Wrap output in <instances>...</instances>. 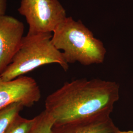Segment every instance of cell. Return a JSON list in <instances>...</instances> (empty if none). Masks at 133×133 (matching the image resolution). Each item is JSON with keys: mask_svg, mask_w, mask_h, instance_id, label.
Instances as JSON below:
<instances>
[{"mask_svg": "<svg viewBox=\"0 0 133 133\" xmlns=\"http://www.w3.org/2000/svg\"><path fill=\"white\" fill-rule=\"evenodd\" d=\"M119 99V86L115 81L99 78L77 79L65 83L48 95L45 110L55 125L112 112Z\"/></svg>", "mask_w": 133, "mask_h": 133, "instance_id": "obj_1", "label": "cell"}, {"mask_svg": "<svg viewBox=\"0 0 133 133\" xmlns=\"http://www.w3.org/2000/svg\"><path fill=\"white\" fill-rule=\"evenodd\" d=\"M52 42L62 52L68 64L78 62L89 66L100 64L105 60L107 52L100 39L80 20L66 17L53 32Z\"/></svg>", "mask_w": 133, "mask_h": 133, "instance_id": "obj_2", "label": "cell"}, {"mask_svg": "<svg viewBox=\"0 0 133 133\" xmlns=\"http://www.w3.org/2000/svg\"><path fill=\"white\" fill-rule=\"evenodd\" d=\"M52 38L51 33L27 34L12 62L0 75L2 79L11 81L50 64H57L66 71L69 64L53 44Z\"/></svg>", "mask_w": 133, "mask_h": 133, "instance_id": "obj_3", "label": "cell"}, {"mask_svg": "<svg viewBox=\"0 0 133 133\" xmlns=\"http://www.w3.org/2000/svg\"><path fill=\"white\" fill-rule=\"evenodd\" d=\"M18 11L28 24V34L53 33L66 18L58 0H21Z\"/></svg>", "mask_w": 133, "mask_h": 133, "instance_id": "obj_4", "label": "cell"}, {"mask_svg": "<svg viewBox=\"0 0 133 133\" xmlns=\"http://www.w3.org/2000/svg\"><path fill=\"white\" fill-rule=\"evenodd\" d=\"M41 98L39 87L32 77L21 76L11 81H4L0 76V109L14 104L30 108Z\"/></svg>", "mask_w": 133, "mask_h": 133, "instance_id": "obj_5", "label": "cell"}, {"mask_svg": "<svg viewBox=\"0 0 133 133\" xmlns=\"http://www.w3.org/2000/svg\"><path fill=\"white\" fill-rule=\"evenodd\" d=\"M24 25L12 16L0 15V75L12 62L24 37Z\"/></svg>", "mask_w": 133, "mask_h": 133, "instance_id": "obj_6", "label": "cell"}, {"mask_svg": "<svg viewBox=\"0 0 133 133\" xmlns=\"http://www.w3.org/2000/svg\"><path fill=\"white\" fill-rule=\"evenodd\" d=\"M111 112H104L66 123L55 125L52 133H114L119 129L110 117Z\"/></svg>", "mask_w": 133, "mask_h": 133, "instance_id": "obj_7", "label": "cell"}, {"mask_svg": "<svg viewBox=\"0 0 133 133\" xmlns=\"http://www.w3.org/2000/svg\"><path fill=\"white\" fill-rule=\"evenodd\" d=\"M23 108L20 104H14L0 109V133H6Z\"/></svg>", "mask_w": 133, "mask_h": 133, "instance_id": "obj_8", "label": "cell"}, {"mask_svg": "<svg viewBox=\"0 0 133 133\" xmlns=\"http://www.w3.org/2000/svg\"><path fill=\"white\" fill-rule=\"evenodd\" d=\"M54 120L44 110L34 117L33 124L28 133H52Z\"/></svg>", "mask_w": 133, "mask_h": 133, "instance_id": "obj_9", "label": "cell"}, {"mask_svg": "<svg viewBox=\"0 0 133 133\" xmlns=\"http://www.w3.org/2000/svg\"><path fill=\"white\" fill-rule=\"evenodd\" d=\"M34 122L33 119H27L19 114L14 119L5 133H28Z\"/></svg>", "mask_w": 133, "mask_h": 133, "instance_id": "obj_10", "label": "cell"}, {"mask_svg": "<svg viewBox=\"0 0 133 133\" xmlns=\"http://www.w3.org/2000/svg\"><path fill=\"white\" fill-rule=\"evenodd\" d=\"M7 8V0H0V15H5Z\"/></svg>", "mask_w": 133, "mask_h": 133, "instance_id": "obj_11", "label": "cell"}, {"mask_svg": "<svg viewBox=\"0 0 133 133\" xmlns=\"http://www.w3.org/2000/svg\"><path fill=\"white\" fill-rule=\"evenodd\" d=\"M114 133H133V131H120L119 130L118 131L115 132Z\"/></svg>", "mask_w": 133, "mask_h": 133, "instance_id": "obj_12", "label": "cell"}]
</instances>
